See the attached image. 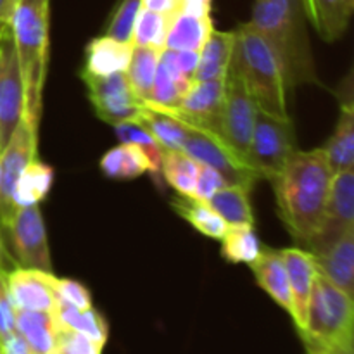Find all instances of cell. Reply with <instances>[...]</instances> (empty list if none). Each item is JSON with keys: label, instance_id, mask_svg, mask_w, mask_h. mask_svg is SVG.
Wrapping results in <instances>:
<instances>
[{"label": "cell", "instance_id": "1", "mask_svg": "<svg viewBox=\"0 0 354 354\" xmlns=\"http://www.w3.org/2000/svg\"><path fill=\"white\" fill-rule=\"evenodd\" d=\"M334 173L322 149H297L279 176L272 180L277 211L297 244L310 245L324 225Z\"/></svg>", "mask_w": 354, "mask_h": 354}, {"label": "cell", "instance_id": "2", "mask_svg": "<svg viewBox=\"0 0 354 354\" xmlns=\"http://www.w3.org/2000/svg\"><path fill=\"white\" fill-rule=\"evenodd\" d=\"M249 23L273 47L290 88L304 83L320 85L303 0H254Z\"/></svg>", "mask_w": 354, "mask_h": 354}, {"label": "cell", "instance_id": "3", "mask_svg": "<svg viewBox=\"0 0 354 354\" xmlns=\"http://www.w3.org/2000/svg\"><path fill=\"white\" fill-rule=\"evenodd\" d=\"M50 0H16L9 28L24 82V118L40 128L48 62Z\"/></svg>", "mask_w": 354, "mask_h": 354}, {"label": "cell", "instance_id": "4", "mask_svg": "<svg viewBox=\"0 0 354 354\" xmlns=\"http://www.w3.org/2000/svg\"><path fill=\"white\" fill-rule=\"evenodd\" d=\"M232 66L244 80L258 109L275 116H289V83L275 50L251 23L234 30Z\"/></svg>", "mask_w": 354, "mask_h": 354}, {"label": "cell", "instance_id": "5", "mask_svg": "<svg viewBox=\"0 0 354 354\" xmlns=\"http://www.w3.org/2000/svg\"><path fill=\"white\" fill-rule=\"evenodd\" d=\"M353 297L342 292L330 280L317 273L313 292L308 304L306 325L299 332L304 346H335L353 342Z\"/></svg>", "mask_w": 354, "mask_h": 354}, {"label": "cell", "instance_id": "6", "mask_svg": "<svg viewBox=\"0 0 354 354\" xmlns=\"http://www.w3.org/2000/svg\"><path fill=\"white\" fill-rule=\"evenodd\" d=\"M296 151V128L290 116L282 118L261 109L256 111L248 152V165L254 169L256 175L272 182Z\"/></svg>", "mask_w": 354, "mask_h": 354}, {"label": "cell", "instance_id": "7", "mask_svg": "<svg viewBox=\"0 0 354 354\" xmlns=\"http://www.w3.org/2000/svg\"><path fill=\"white\" fill-rule=\"evenodd\" d=\"M0 235L16 266L54 273L47 228L38 204L17 207L9 223L0 227Z\"/></svg>", "mask_w": 354, "mask_h": 354}, {"label": "cell", "instance_id": "8", "mask_svg": "<svg viewBox=\"0 0 354 354\" xmlns=\"http://www.w3.org/2000/svg\"><path fill=\"white\" fill-rule=\"evenodd\" d=\"M254 99L249 93L244 80L237 69L228 66L225 76V95L220 116V137L239 159L248 165L249 144H251L252 128L256 120Z\"/></svg>", "mask_w": 354, "mask_h": 354}, {"label": "cell", "instance_id": "9", "mask_svg": "<svg viewBox=\"0 0 354 354\" xmlns=\"http://www.w3.org/2000/svg\"><path fill=\"white\" fill-rule=\"evenodd\" d=\"M182 152L190 156L199 165H206L216 169L225 178L227 185H239L252 190L256 183L261 180L251 166L239 159L228 149V145L216 133H211V131L189 127Z\"/></svg>", "mask_w": 354, "mask_h": 354}, {"label": "cell", "instance_id": "10", "mask_svg": "<svg viewBox=\"0 0 354 354\" xmlns=\"http://www.w3.org/2000/svg\"><path fill=\"white\" fill-rule=\"evenodd\" d=\"M37 147L38 130L23 116L0 156V227L9 223L16 213V183L30 161L37 158Z\"/></svg>", "mask_w": 354, "mask_h": 354}, {"label": "cell", "instance_id": "11", "mask_svg": "<svg viewBox=\"0 0 354 354\" xmlns=\"http://www.w3.org/2000/svg\"><path fill=\"white\" fill-rule=\"evenodd\" d=\"M83 83L88 90V99L93 111L102 121L111 124L135 121L145 106L128 85L124 73L109 76H92L80 71Z\"/></svg>", "mask_w": 354, "mask_h": 354}, {"label": "cell", "instance_id": "12", "mask_svg": "<svg viewBox=\"0 0 354 354\" xmlns=\"http://www.w3.org/2000/svg\"><path fill=\"white\" fill-rule=\"evenodd\" d=\"M24 116V82L9 24L0 37V149Z\"/></svg>", "mask_w": 354, "mask_h": 354}, {"label": "cell", "instance_id": "13", "mask_svg": "<svg viewBox=\"0 0 354 354\" xmlns=\"http://www.w3.org/2000/svg\"><path fill=\"white\" fill-rule=\"evenodd\" d=\"M225 95V80L194 82L173 109H161L187 127L211 131L220 137V116ZM221 138V137H220Z\"/></svg>", "mask_w": 354, "mask_h": 354}, {"label": "cell", "instance_id": "14", "mask_svg": "<svg viewBox=\"0 0 354 354\" xmlns=\"http://www.w3.org/2000/svg\"><path fill=\"white\" fill-rule=\"evenodd\" d=\"M54 273L31 268H12L6 273L7 289L16 310L48 311L54 313L57 306Z\"/></svg>", "mask_w": 354, "mask_h": 354}, {"label": "cell", "instance_id": "15", "mask_svg": "<svg viewBox=\"0 0 354 354\" xmlns=\"http://www.w3.org/2000/svg\"><path fill=\"white\" fill-rule=\"evenodd\" d=\"M351 228H354V169H348L332 176L324 225L306 251L327 244Z\"/></svg>", "mask_w": 354, "mask_h": 354}, {"label": "cell", "instance_id": "16", "mask_svg": "<svg viewBox=\"0 0 354 354\" xmlns=\"http://www.w3.org/2000/svg\"><path fill=\"white\" fill-rule=\"evenodd\" d=\"M320 275L353 297L354 294V228L320 248L311 249Z\"/></svg>", "mask_w": 354, "mask_h": 354}, {"label": "cell", "instance_id": "17", "mask_svg": "<svg viewBox=\"0 0 354 354\" xmlns=\"http://www.w3.org/2000/svg\"><path fill=\"white\" fill-rule=\"evenodd\" d=\"M279 251L287 270L290 296H292V320L296 324L297 334H299L306 325L308 304H310L318 270L313 261V256L306 249L287 248L279 249Z\"/></svg>", "mask_w": 354, "mask_h": 354}, {"label": "cell", "instance_id": "18", "mask_svg": "<svg viewBox=\"0 0 354 354\" xmlns=\"http://www.w3.org/2000/svg\"><path fill=\"white\" fill-rule=\"evenodd\" d=\"M249 266H251L252 273H254V279L258 282V286L282 310H286L292 317V296H290L289 279H287V270L279 249L265 248L263 245L261 254Z\"/></svg>", "mask_w": 354, "mask_h": 354}, {"label": "cell", "instance_id": "19", "mask_svg": "<svg viewBox=\"0 0 354 354\" xmlns=\"http://www.w3.org/2000/svg\"><path fill=\"white\" fill-rule=\"evenodd\" d=\"M306 19L324 41H337L346 33L354 10V0H303Z\"/></svg>", "mask_w": 354, "mask_h": 354}, {"label": "cell", "instance_id": "20", "mask_svg": "<svg viewBox=\"0 0 354 354\" xmlns=\"http://www.w3.org/2000/svg\"><path fill=\"white\" fill-rule=\"evenodd\" d=\"M131 44H123L114 38L97 37L88 41L85 48V66L82 73L92 76H109L114 73H124L130 62Z\"/></svg>", "mask_w": 354, "mask_h": 354}, {"label": "cell", "instance_id": "21", "mask_svg": "<svg viewBox=\"0 0 354 354\" xmlns=\"http://www.w3.org/2000/svg\"><path fill=\"white\" fill-rule=\"evenodd\" d=\"M61 327L54 313L16 310V332L24 339L31 354H54Z\"/></svg>", "mask_w": 354, "mask_h": 354}, {"label": "cell", "instance_id": "22", "mask_svg": "<svg viewBox=\"0 0 354 354\" xmlns=\"http://www.w3.org/2000/svg\"><path fill=\"white\" fill-rule=\"evenodd\" d=\"M334 173L354 169V109L353 100H342L337 127L327 144L320 147Z\"/></svg>", "mask_w": 354, "mask_h": 354}, {"label": "cell", "instance_id": "23", "mask_svg": "<svg viewBox=\"0 0 354 354\" xmlns=\"http://www.w3.org/2000/svg\"><path fill=\"white\" fill-rule=\"evenodd\" d=\"M214 30L211 16L201 17L178 10L169 23L165 48L168 50L201 52Z\"/></svg>", "mask_w": 354, "mask_h": 354}, {"label": "cell", "instance_id": "24", "mask_svg": "<svg viewBox=\"0 0 354 354\" xmlns=\"http://www.w3.org/2000/svg\"><path fill=\"white\" fill-rule=\"evenodd\" d=\"M234 54V31H211L209 38L199 52L194 82L225 80Z\"/></svg>", "mask_w": 354, "mask_h": 354}, {"label": "cell", "instance_id": "25", "mask_svg": "<svg viewBox=\"0 0 354 354\" xmlns=\"http://www.w3.org/2000/svg\"><path fill=\"white\" fill-rule=\"evenodd\" d=\"M100 169L107 178L113 180H133L144 173H154L147 154L138 145L123 142L102 156Z\"/></svg>", "mask_w": 354, "mask_h": 354}, {"label": "cell", "instance_id": "26", "mask_svg": "<svg viewBox=\"0 0 354 354\" xmlns=\"http://www.w3.org/2000/svg\"><path fill=\"white\" fill-rule=\"evenodd\" d=\"M135 121H138L165 151H182L189 127L175 116L145 102L144 109Z\"/></svg>", "mask_w": 354, "mask_h": 354}, {"label": "cell", "instance_id": "27", "mask_svg": "<svg viewBox=\"0 0 354 354\" xmlns=\"http://www.w3.org/2000/svg\"><path fill=\"white\" fill-rule=\"evenodd\" d=\"M54 315L61 328L78 332L102 348L106 346L107 337H109V327H107L106 318L93 306L88 310H78V308L57 301Z\"/></svg>", "mask_w": 354, "mask_h": 354}, {"label": "cell", "instance_id": "28", "mask_svg": "<svg viewBox=\"0 0 354 354\" xmlns=\"http://www.w3.org/2000/svg\"><path fill=\"white\" fill-rule=\"evenodd\" d=\"M211 209L228 225H254L251 190L239 185H227L206 201Z\"/></svg>", "mask_w": 354, "mask_h": 354}, {"label": "cell", "instance_id": "29", "mask_svg": "<svg viewBox=\"0 0 354 354\" xmlns=\"http://www.w3.org/2000/svg\"><path fill=\"white\" fill-rule=\"evenodd\" d=\"M171 207L178 216H182L187 223L192 225L199 234L206 235V237L221 241L227 232L228 225L204 201L196 199V197L178 196L171 201Z\"/></svg>", "mask_w": 354, "mask_h": 354}, {"label": "cell", "instance_id": "30", "mask_svg": "<svg viewBox=\"0 0 354 354\" xmlns=\"http://www.w3.org/2000/svg\"><path fill=\"white\" fill-rule=\"evenodd\" d=\"M162 50L154 47H144V45H133L130 55V62L124 71L128 85L133 90L138 99L147 102L151 97L152 83H154L156 71H158L159 59Z\"/></svg>", "mask_w": 354, "mask_h": 354}, {"label": "cell", "instance_id": "31", "mask_svg": "<svg viewBox=\"0 0 354 354\" xmlns=\"http://www.w3.org/2000/svg\"><path fill=\"white\" fill-rule=\"evenodd\" d=\"M52 183H54V168L35 158L17 180L14 203L17 207L40 204L50 192Z\"/></svg>", "mask_w": 354, "mask_h": 354}, {"label": "cell", "instance_id": "32", "mask_svg": "<svg viewBox=\"0 0 354 354\" xmlns=\"http://www.w3.org/2000/svg\"><path fill=\"white\" fill-rule=\"evenodd\" d=\"M159 175H162L166 183L175 189L178 196L194 197L197 175H199V162L194 161L182 151H165Z\"/></svg>", "mask_w": 354, "mask_h": 354}, {"label": "cell", "instance_id": "33", "mask_svg": "<svg viewBox=\"0 0 354 354\" xmlns=\"http://www.w3.org/2000/svg\"><path fill=\"white\" fill-rule=\"evenodd\" d=\"M263 251V244L254 225H232L221 237V256L228 263H245L251 265Z\"/></svg>", "mask_w": 354, "mask_h": 354}, {"label": "cell", "instance_id": "34", "mask_svg": "<svg viewBox=\"0 0 354 354\" xmlns=\"http://www.w3.org/2000/svg\"><path fill=\"white\" fill-rule=\"evenodd\" d=\"M173 16L175 14H159L140 9L135 21L133 33H131V45H144V47L165 50L166 35H168Z\"/></svg>", "mask_w": 354, "mask_h": 354}, {"label": "cell", "instance_id": "35", "mask_svg": "<svg viewBox=\"0 0 354 354\" xmlns=\"http://www.w3.org/2000/svg\"><path fill=\"white\" fill-rule=\"evenodd\" d=\"M113 127L114 130H116L120 142H123V144L138 145V147L147 154L149 161H151L152 165V169H154L152 175L158 176L159 171H161V161L162 154H165V149L154 140V137H152L138 121H123V123H116L113 124Z\"/></svg>", "mask_w": 354, "mask_h": 354}, {"label": "cell", "instance_id": "36", "mask_svg": "<svg viewBox=\"0 0 354 354\" xmlns=\"http://www.w3.org/2000/svg\"><path fill=\"white\" fill-rule=\"evenodd\" d=\"M142 9V0H121L114 9L109 23H107L106 35L123 44H131L135 21Z\"/></svg>", "mask_w": 354, "mask_h": 354}, {"label": "cell", "instance_id": "37", "mask_svg": "<svg viewBox=\"0 0 354 354\" xmlns=\"http://www.w3.org/2000/svg\"><path fill=\"white\" fill-rule=\"evenodd\" d=\"M55 294H57V301L78 308V310H88L93 306L88 289L76 280L55 279Z\"/></svg>", "mask_w": 354, "mask_h": 354}, {"label": "cell", "instance_id": "38", "mask_svg": "<svg viewBox=\"0 0 354 354\" xmlns=\"http://www.w3.org/2000/svg\"><path fill=\"white\" fill-rule=\"evenodd\" d=\"M102 346L95 344L78 332L66 330V328L59 330L57 346H55L57 354H102Z\"/></svg>", "mask_w": 354, "mask_h": 354}, {"label": "cell", "instance_id": "39", "mask_svg": "<svg viewBox=\"0 0 354 354\" xmlns=\"http://www.w3.org/2000/svg\"><path fill=\"white\" fill-rule=\"evenodd\" d=\"M6 273L0 270V344L16 332V308L7 289Z\"/></svg>", "mask_w": 354, "mask_h": 354}, {"label": "cell", "instance_id": "40", "mask_svg": "<svg viewBox=\"0 0 354 354\" xmlns=\"http://www.w3.org/2000/svg\"><path fill=\"white\" fill-rule=\"evenodd\" d=\"M223 187H227V182H225V178L216 171V169L209 168V166L206 165H199L196 192H194V197H196V199L206 203L214 192H218V190L223 189Z\"/></svg>", "mask_w": 354, "mask_h": 354}, {"label": "cell", "instance_id": "41", "mask_svg": "<svg viewBox=\"0 0 354 354\" xmlns=\"http://www.w3.org/2000/svg\"><path fill=\"white\" fill-rule=\"evenodd\" d=\"M142 9L159 14H176L180 10V0H142Z\"/></svg>", "mask_w": 354, "mask_h": 354}, {"label": "cell", "instance_id": "42", "mask_svg": "<svg viewBox=\"0 0 354 354\" xmlns=\"http://www.w3.org/2000/svg\"><path fill=\"white\" fill-rule=\"evenodd\" d=\"M211 2L213 0H180V10L194 16H211Z\"/></svg>", "mask_w": 354, "mask_h": 354}, {"label": "cell", "instance_id": "43", "mask_svg": "<svg viewBox=\"0 0 354 354\" xmlns=\"http://www.w3.org/2000/svg\"><path fill=\"white\" fill-rule=\"evenodd\" d=\"M0 349H2L3 354H31L28 344L17 332H14L7 341H3L0 344Z\"/></svg>", "mask_w": 354, "mask_h": 354}, {"label": "cell", "instance_id": "44", "mask_svg": "<svg viewBox=\"0 0 354 354\" xmlns=\"http://www.w3.org/2000/svg\"><path fill=\"white\" fill-rule=\"evenodd\" d=\"M12 268H16V263L10 258L9 251H7L6 244H3L2 235H0V270H2V272H10Z\"/></svg>", "mask_w": 354, "mask_h": 354}, {"label": "cell", "instance_id": "45", "mask_svg": "<svg viewBox=\"0 0 354 354\" xmlns=\"http://www.w3.org/2000/svg\"><path fill=\"white\" fill-rule=\"evenodd\" d=\"M16 0H0V28L7 26Z\"/></svg>", "mask_w": 354, "mask_h": 354}, {"label": "cell", "instance_id": "46", "mask_svg": "<svg viewBox=\"0 0 354 354\" xmlns=\"http://www.w3.org/2000/svg\"><path fill=\"white\" fill-rule=\"evenodd\" d=\"M306 354H334V348H325V346L306 344Z\"/></svg>", "mask_w": 354, "mask_h": 354}, {"label": "cell", "instance_id": "47", "mask_svg": "<svg viewBox=\"0 0 354 354\" xmlns=\"http://www.w3.org/2000/svg\"><path fill=\"white\" fill-rule=\"evenodd\" d=\"M334 354H354L353 342H349V344L335 346V348H334Z\"/></svg>", "mask_w": 354, "mask_h": 354}, {"label": "cell", "instance_id": "48", "mask_svg": "<svg viewBox=\"0 0 354 354\" xmlns=\"http://www.w3.org/2000/svg\"><path fill=\"white\" fill-rule=\"evenodd\" d=\"M3 30H6V26H3V28H0V37H2V33H3Z\"/></svg>", "mask_w": 354, "mask_h": 354}, {"label": "cell", "instance_id": "49", "mask_svg": "<svg viewBox=\"0 0 354 354\" xmlns=\"http://www.w3.org/2000/svg\"><path fill=\"white\" fill-rule=\"evenodd\" d=\"M0 156H2V149H0Z\"/></svg>", "mask_w": 354, "mask_h": 354}, {"label": "cell", "instance_id": "50", "mask_svg": "<svg viewBox=\"0 0 354 354\" xmlns=\"http://www.w3.org/2000/svg\"><path fill=\"white\" fill-rule=\"evenodd\" d=\"M0 354H3V353H2V349H0Z\"/></svg>", "mask_w": 354, "mask_h": 354}, {"label": "cell", "instance_id": "51", "mask_svg": "<svg viewBox=\"0 0 354 354\" xmlns=\"http://www.w3.org/2000/svg\"><path fill=\"white\" fill-rule=\"evenodd\" d=\"M54 354H57V353H54Z\"/></svg>", "mask_w": 354, "mask_h": 354}]
</instances>
